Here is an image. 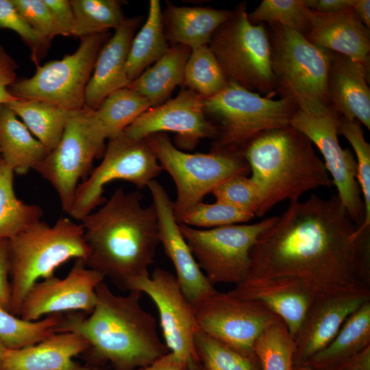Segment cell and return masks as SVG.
<instances>
[{
	"mask_svg": "<svg viewBox=\"0 0 370 370\" xmlns=\"http://www.w3.org/2000/svg\"><path fill=\"white\" fill-rule=\"evenodd\" d=\"M358 227L337 194L292 201L253 245L247 277L295 278L314 295L369 286V232Z\"/></svg>",
	"mask_w": 370,
	"mask_h": 370,
	"instance_id": "obj_1",
	"label": "cell"
},
{
	"mask_svg": "<svg viewBox=\"0 0 370 370\" xmlns=\"http://www.w3.org/2000/svg\"><path fill=\"white\" fill-rule=\"evenodd\" d=\"M96 294V305L88 316L68 312L55 328L56 332H74L87 341L89 347L82 355L89 363L110 362L114 370H136L169 352L158 335L154 317L141 306V292L119 295L103 280Z\"/></svg>",
	"mask_w": 370,
	"mask_h": 370,
	"instance_id": "obj_2",
	"label": "cell"
},
{
	"mask_svg": "<svg viewBox=\"0 0 370 370\" xmlns=\"http://www.w3.org/2000/svg\"><path fill=\"white\" fill-rule=\"evenodd\" d=\"M138 192L116 189L96 212L79 222L89 249L86 265L108 278L121 291L149 275L160 243L153 205L143 207Z\"/></svg>",
	"mask_w": 370,
	"mask_h": 370,
	"instance_id": "obj_3",
	"label": "cell"
},
{
	"mask_svg": "<svg viewBox=\"0 0 370 370\" xmlns=\"http://www.w3.org/2000/svg\"><path fill=\"white\" fill-rule=\"evenodd\" d=\"M264 216L280 202L298 201L306 192L330 187L332 181L310 140L291 125L264 131L242 149Z\"/></svg>",
	"mask_w": 370,
	"mask_h": 370,
	"instance_id": "obj_4",
	"label": "cell"
},
{
	"mask_svg": "<svg viewBox=\"0 0 370 370\" xmlns=\"http://www.w3.org/2000/svg\"><path fill=\"white\" fill-rule=\"evenodd\" d=\"M8 241L10 312L18 317L27 293L39 279L53 276L58 267L72 258L86 261L89 255L82 224L67 217H60L53 225L40 220Z\"/></svg>",
	"mask_w": 370,
	"mask_h": 370,
	"instance_id": "obj_5",
	"label": "cell"
},
{
	"mask_svg": "<svg viewBox=\"0 0 370 370\" xmlns=\"http://www.w3.org/2000/svg\"><path fill=\"white\" fill-rule=\"evenodd\" d=\"M269 26L276 92L308 114H318L331 108L328 77L332 52L287 27Z\"/></svg>",
	"mask_w": 370,
	"mask_h": 370,
	"instance_id": "obj_6",
	"label": "cell"
},
{
	"mask_svg": "<svg viewBox=\"0 0 370 370\" xmlns=\"http://www.w3.org/2000/svg\"><path fill=\"white\" fill-rule=\"evenodd\" d=\"M155 154L162 170L175 182L177 198L173 210L180 223L185 214L221 182L235 175H247L249 167L242 151L212 149L206 153L184 152L175 146L164 133L144 139Z\"/></svg>",
	"mask_w": 370,
	"mask_h": 370,
	"instance_id": "obj_7",
	"label": "cell"
},
{
	"mask_svg": "<svg viewBox=\"0 0 370 370\" xmlns=\"http://www.w3.org/2000/svg\"><path fill=\"white\" fill-rule=\"evenodd\" d=\"M208 46L228 82L267 97L275 94L269 32L263 23H251L245 3L232 10Z\"/></svg>",
	"mask_w": 370,
	"mask_h": 370,
	"instance_id": "obj_8",
	"label": "cell"
},
{
	"mask_svg": "<svg viewBox=\"0 0 370 370\" xmlns=\"http://www.w3.org/2000/svg\"><path fill=\"white\" fill-rule=\"evenodd\" d=\"M203 109L219 123L212 149L241 151L260 133L290 125L298 110L288 99L262 97L233 82L218 93L203 98Z\"/></svg>",
	"mask_w": 370,
	"mask_h": 370,
	"instance_id": "obj_9",
	"label": "cell"
},
{
	"mask_svg": "<svg viewBox=\"0 0 370 370\" xmlns=\"http://www.w3.org/2000/svg\"><path fill=\"white\" fill-rule=\"evenodd\" d=\"M106 137L93 110L71 111L57 147L35 167L55 189L69 213L78 182L90 173L93 160L103 155Z\"/></svg>",
	"mask_w": 370,
	"mask_h": 370,
	"instance_id": "obj_10",
	"label": "cell"
},
{
	"mask_svg": "<svg viewBox=\"0 0 370 370\" xmlns=\"http://www.w3.org/2000/svg\"><path fill=\"white\" fill-rule=\"evenodd\" d=\"M108 38L107 32L80 38L74 53L37 65L32 77L16 79L9 92L18 99L45 101L69 111L82 109L97 57Z\"/></svg>",
	"mask_w": 370,
	"mask_h": 370,
	"instance_id": "obj_11",
	"label": "cell"
},
{
	"mask_svg": "<svg viewBox=\"0 0 370 370\" xmlns=\"http://www.w3.org/2000/svg\"><path fill=\"white\" fill-rule=\"evenodd\" d=\"M275 216L253 224L231 225L198 229L179 223L199 267L214 286L242 282L250 269V252L258 236L275 221Z\"/></svg>",
	"mask_w": 370,
	"mask_h": 370,
	"instance_id": "obj_12",
	"label": "cell"
},
{
	"mask_svg": "<svg viewBox=\"0 0 370 370\" xmlns=\"http://www.w3.org/2000/svg\"><path fill=\"white\" fill-rule=\"evenodd\" d=\"M162 170L144 140H134L122 133L109 140L101 162L78 184L68 214L80 221L104 204V186L112 181L125 180L143 188Z\"/></svg>",
	"mask_w": 370,
	"mask_h": 370,
	"instance_id": "obj_13",
	"label": "cell"
},
{
	"mask_svg": "<svg viewBox=\"0 0 370 370\" xmlns=\"http://www.w3.org/2000/svg\"><path fill=\"white\" fill-rule=\"evenodd\" d=\"M191 305L201 331L256 360L257 338L279 318L260 301L242 298L230 291H216Z\"/></svg>",
	"mask_w": 370,
	"mask_h": 370,
	"instance_id": "obj_14",
	"label": "cell"
},
{
	"mask_svg": "<svg viewBox=\"0 0 370 370\" xmlns=\"http://www.w3.org/2000/svg\"><path fill=\"white\" fill-rule=\"evenodd\" d=\"M341 116L332 108L318 114L297 110L290 125L304 134L318 148L341 204L359 226L364 219V204L357 181L356 160L352 151L343 149L338 141Z\"/></svg>",
	"mask_w": 370,
	"mask_h": 370,
	"instance_id": "obj_15",
	"label": "cell"
},
{
	"mask_svg": "<svg viewBox=\"0 0 370 370\" xmlns=\"http://www.w3.org/2000/svg\"><path fill=\"white\" fill-rule=\"evenodd\" d=\"M105 280L99 272L77 258L62 279L54 275L36 282L27 293L19 317L35 321L45 315L71 312L90 314L97 302L96 288Z\"/></svg>",
	"mask_w": 370,
	"mask_h": 370,
	"instance_id": "obj_16",
	"label": "cell"
},
{
	"mask_svg": "<svg viewBox=\"0 0 370 370\" xmlns=\"http://www.w3.org/2000/svg\"><path fill=\"white\" fill-rule=\"evenodd\" d=\"M134 290L146 294L155 304L169 351L184 360L190 358L197 360L194 338L199 328L191 303L182 293L176 277L156 268L151 275L136 280L132 291Z\"/></svg>",
	"mask_w": 370,
	"mask_h": 370,
	"instance_id": "obj_17",
	"label": "cell"
},
{
	"mask_svg": "<svg viewBox=\"0 0 370 370\" xmlns=\"http://www.w3.org/2000/svg\"><path fill=\"white\" fill-rule=\"evenodd\" d=\"M203 109V97L182 90L175 98L151 107L123 132L134 140L164 132L177 134V143L184 149L194 148L204 138L217 137V129L208 121Z\"/></svg>",
	"mask_w": 370,
	"mask_h": 370,
	"instance_id": "obj_18",
	"label": "cell"
},
{
	"mask_svg": "<svg viewBox=\"0 0 370 370\" xmlns=\"http://www.w3.org/2000/svg\"><path fill=\"white\" fill-rule=\"evenodd\" d=\"M370 301V288L361 284L315 295L294 341L293 365H301L325 347L345 320Z\"/></svg>",
	"mask_w": 370,
	"mask_h": 370,
	"instance_id": "obj_19",
	"label": "cell"
},
{
	"mask_svg": "<svg viewBox=\"0 0 370 370\" xmlns=\"http://www.w3.org/2000/svg\"><path fill=\"white\" fill-rule=\"evenodd\" d=\"M147 187L158 217L160 243L173 264L182 293L190 303L213 293L217 290L199 267L180 230L173 201L156 180L150 182Z\"/></svg>",
	"mask_w": 370,
	"mask_h": 370,
	"instance_id": "obj_20",
	"label": "cell"
},
{
	"mask_svg": "<svg viewBox=\"0 0 370 370\" xmlns=\"http://www.w3.org/2000/svg\"><path fill=\"white\" fill-rule=\"evenodd\" d=\"M230 291L267 306L284 321L293 341L315 296L299 280L286 277H247Z\"/></svg>",
	"mask_w": 370,
	"mask_h": 370,
	"instance_id": "obj_21",
	"label": "cell"
},
{
	"mask_svg": "<svg viewBox=\"0 0 370 370\" xmlns=\"http://www.w3.org/2000/svg\"><path fill=\"white\" fill-rule=\"evenodd\" d=\"M306 38L314 45L349 58L369 71L370 32L352 8L331 14L309 10Z\"/></svg>",
	"mask_w": 370,
	"mask_h": 370,
	"instance_id": "obj_22",
	"label": "cell"
},
{
	"mask_svg": "<svg viewBox=\"0 0 370 370\" xmlns=\"http://www.w3.org/2000/svg\"><path fill=\"white\" fill-rule=\"evenodd\" d=\"M140 18H125L100 50L85 92V106L96 110L111 92L127 87L126 62Z\"/></svg>",
	"mask_w": 370,
	"mask_h": 370,
	"instance_id": "obj_23",
	"label": "cell"
},
{
	"mask_svg": "<svg viewBox=\"0 0 370 370\" xmlns=\"http://www.w3.org/2000/svg\"><path fill=\"white\" fill-rule=\"evenodd\" d=\"M369 71L348 57L332 52L328 77L331 107L341 116L370 129Z\"/></svg>",
	"mask_w": 370,
	"mask_h": 370,
	"instance_id": "obj_24",
	"label": "cell"
},
{
	"mask_svg": "<svg viewBox=\"0 0 370 370\" xmlns=\"http://www.w3.org/2000/svg\"><path fill=\"white\" fill-rule=\"evenodd\" d=\"M89 347L82 336L70 332H56L42 341L19 349H8L1 370H87L73 358Z\"/></svg>",
	"mask_w": 370,
	"mask_h": 370,
	"instance_id": "obj_25",
	"label": "cell"
},
{
	"mask_svg": "<svg viewBox=\"0 0 370 370\" xmlns=\"http://www.w3.org/2000/svg\"><path fill=\"white\" fill-rule=\"evenodd\" d=\"M232 12L229 10L169 3L163 16L166 38L174 45H181L190 49L208 45L214 32Z\"/></svg>",
	"mask_w": 370,
	"mask_h": 370,
	"instance_id": "obj_26",
	"label": "cell"
},
{
	"mask_svg": "<svg viewBox=\"0 0 370 370\" xmlns=\"http://www.w3.org/2000/svg\"><path fill=\"white\" fill-rule=\"evenodd\" d=\"M370 346V301L343 323L334 338L301 365L319 370H339L351 357Z\"/></svg>",
	"mask_w": 370,
	"mask_h": 370,
	"instance_id": "obj_27",
	"label": "cell"
},
{
	"mask_svg": "<svg viewBox=\"0 0 370 370\" xmlns=\"http://www.w3.org/2000/svg\"><path fill=\"white\" fill-rule=\"evenodd\" d=\"M1 158L14 173L25 175L48 151L6 105L0 106Z\"/></svg>",
	"mask_w": 370,
	"mask_h": 370,
	"instance_id": "obj_28",
	"label": "cell"
},
{
	"mask_svg": "<svg viewBox=\"0 0 370 370\" xmlns=\"http://www.w3.org/2000/svg\"><path fill=\"white\" fill-rule=\"evenodd\" d=\"M190 50L181 45L169 47L152 66L131 82L127 88L145 97L151 107L166 101L175 87L183 82L184 67Z\"/></svg>",
	"mask_w": 370,
	"mask_h": 370,
	"instance_id": "obj_29",
	"label": "cell"
},
{
	"mask_svg": "<svg viewBox=\"0 0 370 370\" xmlns=\"http://www.w3.org/2000/svg\"><path fill=\"white\" fill-rule=\"evenodd\" d=\"M166 40L160 3L151 0L147 20L130 45L126 62L130 83L168 51Z\"/></svg>",
	"mask_w": 370,
	"mask_h": 370,
	"instance_id": "obj_30",
	"label": "cell"
},
{
	"mask_svg": "<svg viewBox=\"0 0 370 370\" xmlns=\"http://www.w3.org/2000/svg\"><path fill=\"white\" fill-rule=\"evenodd\" d=\"M49 152L58 145L71 111L37 100L18 99L6 104Z\"/></svg>",
	"mask_w": 370,
	"mask_h": 370,
	"instance_id": "obj_31",
	"label": "cell"
},
{
	"mask_svg": "<svg viewBox=\"0 0 370 370\" xmlns=\"http://www.w3.org/2000/svg\"><path fill=\"white\" fill-rule=\"evenodd\" d=\"M13 170L0 158V242L10 240L41 220L43 211L19 199L14 188Z\"/></svg>",
	"mask_w": 370,
	"mask_h": 370,
	"instance_id": "obj_32",
	"label": "cell"
},
{
	"mask_svg": "<svg viewBox=\"0 0 370 370\" xmlns=\"http://www.w3.org/2000/svg\"><path fill=\"white\" fill-rule=\"evenodd\" d=\"M151 108L147 99L127 88L109 94L94 110L107 139L114 138Z\"/></svg>",
	"mask_w": 370,
	"mask_h": 370,
	"instance_id": "obj_33",
	"label": "cell"
},
{
	"mask_svg": "<svg viewBox=\"0 0 370 370\" xmlns=\"http://www.w3.org/2000/svg\"><path fill=\"white\" fill-rule=\"evenodd\" d=\"M228 81L208 45L192 49L186 61L183 82L203 98L221 91Z\"/></svg>",
	"mask_w": 370,
	"mask_h": 370,
	"instance_id": "obj_34",
	"label": "cell"
},
{
	"mask_svg": "<svg viewBox=\"0 0 370 370\" xmlns=\"http://www.w3.org/2000/svg\"><path fill=\"white\" fill-rule=\"evenodd\" d=\"M63 314L46 316L28 321L13 314L0 304V340L8 349H15L36 344L56 333Z\"/></svg>",
	"mask_w": 370,
	"mask_h": 370,
	"instance_id": "obj_35",
	"label": "cell"
},
{
	"mask_svg": "<svg viewBox=\"0 0 370 370\" xmlns=\"http://www.w3.org/2000/svg\"><path fill=\"white\" fill-rule=\"evenodd\" d=\"M75 18L74 36L79 38L117 28L125 20L116 0H71Z\"/></svg>",
	"mask_w": 370,
	"mask_h": 370,
	"instance_id": "obj_36",
	"label": "cell"
},
{
	"mask_svg": "<svg viewBox=\"0 0 370 370\" xmlns=\"http://www.w3.org/2000/svg\"><path fill=\"white\" fill-rule=\"evenodd\" d=\"M294 341L279 317L257 338L254 352L261 370H292Z\"/></svg>",
	"mask_w": 370,
	"mask_h": 370,
	"instance_id": "obj_37",
	"label": "cell"
},
{
	"mask_svg": "<svg viewBox=\"0 0 370 370\" xmlns=\"http://www.w3.org/2000/svg\"><path fill=\"white\" fill-rule=\"evenodd\" d=\"M338 132L349 141L356 157L357 181L365 208L363 221L355 232V236L359 237L370 229V145L365 138L362 125L356 120L341 116Z\"/></svg>",
	"mask_w": 370,
	"mask_h": 370,
	"instance_id": "obj_38",
	"label": "cell"
},
{
	"mask_svg": "<svg viewBox=\"0 0 370 370\" xmlns=\"http://www.w3.org/2000/svg\"><path fill=\"white\" fill-rule=\"evenodd\" d=\"M194 345L203 370H261L258 360L243 355L199 329L195 333Z\"/></svg>",
	"mask_w": 370,
	"mask_h": 370,
	"instance_id": "obj_39",
	"label": "cell"
},
{
	"mask_svg": "<svg viewBox=\"0 0 370 370\" xmlns=\"http://www.w3.org/2000/svg\"><path fill=\"white\" fill-rule=\"evenodd\" d=\"M309 10L306 0H263L248 17L255 25L278 24L305 35L310 27Z\"/></svg>",
	"mask_w": 370,
	"mask_h": 370,
	"instance_id": "obj_40",
	"label": "cell"
},
{
	"mask_svg": "<svg viewBox=\"0 0 370 370\" xmlns=\"http://www.w3.org/2000/svg\"><path fill=\"white\" fill-rule=\"evenodd\" d=\"M254 216L251 212L221 201H216L213 204L201 201L185 214L180 223L209 229L248 222Z\"/></svg>",
	"mask_w": 370,
	"mask_h": 370,
	"instance_id": "obj_41",
	"label": "cell"
},
{
	"mask_svg": "<svg viewBox=\"0 0 370 370\" xmlns=\"http://www.w3.org/2000/svg\"><path fill=\"white\" fill-rule=\"evenodd\" d=\"M216 201L256 215L260 203L257 186L246 175H235L219 184L211 192Z\"/></svg>",
	"mask_w": 370,
	"mask_h": 370,
	"instance_id": "obj_42",
	"label": "cell"
},
{
	"mask_svg": "<svg viewBox=\"0 0 370 370\" xmlns=\"http://www.w3.org/2000/svg\"><path fill=\"white\" fill-rule=\"evenodd\" d=\"M0 28L9 29L18 34L31 49L32 60L38 65L50 41L29 26L11 0H0Z\"/></svg>",
	"mask_w": 370,
	"mask_h": 370,
	"instance_id": "obj_43",
	"label": "cell"
},
{
	"mask_svg": "<svg viewBox=\"0 0 370 370\" xmlns=\"http://www.w3.org/2000/svg\"><path fill=\"white\" fill-rule=\"evenodd\" d=\"M29 26L50 41L56 32L50 11L44 0H11Z\"/></svg>",
	"mask_w": 370,
	"mask_h": 370,
	"instance_id": "obj_44",
	"label": "cell"
},
{
	"mask_svg": "<svg viewBox=\"0 0 370 370\" xmlns=\"http://www.w3.org/2000/svg\"><path fill=\"white\" fill-rule=\"evenodd\" d=\"M51 14L56 35L74 36L75 18L71 1L44 0Z\"/></svg>",
	"mask_w": 370,
	"mask_h": 370,
	"instance_id": "obj_45",
	"label": "cell"
},
{
	"mask_svg": "<svg viewBox=\"0 0 370 370\" xmlns=\"http://www.w3.org/2000/svg\"><path fill=\"white\" fill-rule=\"evenodd\" d=\"M16 63L0 45V106L6 105L18 98L9 92V88L16 81Z\"/></svg>",
	"mask_w": 370,
	"mask_h": 370,
	"instance_id": "obj_46",
	"label": "cell"
},
{
	"mask_svg": "<svg viewBox=\"0 0 370 370\" xmlns=\"http://www.w3.org/2000/svg\"><path fill=\"white\" fill-rule=\"evenodd\" d=\"M10 271L8 241L4 240L0 242V304L9 311L11 304Z\"/></svg>",
	"mask_w": 370,
	"mask_h": 370,
	"instance_id": "obj_47",
	"label": "cell"
},
{
	"mask_svg": "<svg viewBox=\"0 0 370 370\" xmlns=\"http://www.w3.org/2000/svg\"><path fill=\"white\" fill-rule=\"evenodd\" d=\"M306 3L314 12L331 14L352 8V0H306Z\"/></svg>",
	"mask_w": 370,
	"mask_h": 370,
	"instance_id": "obj_48",
	"label": "cell"
},
{
	"mask_svg": "<svg viewBox=\"0 0 370 370\" xmlns=\"http://www.w3.org/2000/svg\"><path fill=\"white\" fill-rule=\"evenodd\" d=\"M143 370H188V361L168 352Z\"/></svg>",
	"mask_w": 370,
	"mask_h": 370,
	"instance_id": "obj_49",
	"label": "cell"
},
{
	"mask_svg": "<svg viewBox=\"0 0 370 370\" xmlns=\"http://www.w3.org/2000/svg\"><path fill=\"white\" fill-rule=\"evenodd\" d=\"M339 370H370V346L351 357Z\"/></svg>",
	"mask_w": 370,
	"mask_h": 370,
	"instance_id": "obj_50",
	"label": "cell"
},
{
	"mask_svg": "<svg viewBox=\"0 0 370 370\" xmlns=\"http://www.w3.org/2000/svg\"><path fill=\"white\" fill-rule=\"evenodd\" d=\"M352 8L362 23L369 29L370 27V1L352 0Z\"/></svg>",
	"mask_w": 370,
	"mask_h": 370,
	"instance_id": "obj_51",
	"label": "cell"
},
{
	"mask_svg": "<svg viewBox=\"0 0 370 370\" xmlns=\"http://www.w3.org/2000/svg\"><path fill=\"white\" fill-rule=\"evenodd\" d=\"M188 370H203V369L196 359L193 358H190L188 360Z\"/></svg>",
	"mask_w": 370,
	"mask_h": 370,
	"instance_id": "obj_52",
	"label": "cell"
},
{
	"mask_svg": "<svg viewBox=\"0 0 370 370\" xmlns=\"http://www.w3.org/2000/svg\"><path fill=\"white\" fill-rule=\"evenodd\" d=\"M8 348L5 346L3 342L0 340V370H1L3 357Z\"/></svg>",
	"mask_w": 370,
	"mask_h": 370,
	"instance_id": "obj_53",
	"label": "cell"
},
{
	"mask_svg": "<svg viewBox=\"0 0 370 370\" xmlns=\"http://www.w3.org/2000/svg\"><path fill=\"white\" fill-rule=\"evenodd\" d=\"M292 370H319L306 365H293Z\"/></svg>",
	"mask_w": 370,
	"mask_h": 370,
	"instance_id": "obj_54",
	"label": "cell"
},
{
	"mask_svg": "<svg viewBox=\"0 0 370 370\" xmlns=\"http://www.w3.org/2000/svg\"><path fill=\"white\" fill-rule=\"evenodd\" d=\"M107 369H100V368H97V367H94V368L90 367L87 370H107Z\"/></svg>",
	"mask_w": 370,
	"mask_h": 370,
	"instance_id": "obj_55",
	"label": "cell"
},
{
	"mask_svg": "<svg viewBox=\"0 0 370 370\" xmlns=\"http://www.w3.org/2000/svg\"><path fill=\"white\" fill-rule=\"evenodd\" d=\"M107 370H114V369H108ZM136 370H143V369H136Z\"/></svg>",
	"mask_w": 370,
	"mask_h": 370,
	"instance_id": "obj_56",
	"label": "cell"
},
{
	"mask_svg": "<svg viewBox=\"0 0 370 370\" xmlns=\"http://www.w3.org/2000/svg\"><path fill=\"white\" fill-rule=\"evenodd\" d=\"M0 158H1V151H0Z\"/></svg>",
	"mask_w": 370,
	"mask_h": 370,
	"instance_id": "obj_57",
	"label": "cell"
}]
</instances>
